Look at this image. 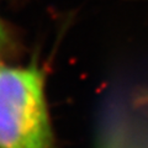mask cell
I'll return each mask as SVG.
<instances>
[{"label": "cell", "mask_w": 148, "mask_h": 148, "mask_svg": "<svg viewBox=\"0 0 148 148\" xmlns=\"http://www.w3.org/2000/svg\"><path fill=\"white\" fill-rule=\"evenodd\" d=\"M0 148H52L42 72L0 67Z\"/></svg>", "instance_id": "6da1fadb"}, {"label": "cell", "mask_w": 148, "mask_h": 148, "mask_svg": "<svg viewBox=\"0 0 148 148\" xmlns=\"http://www.w3.org/2000/svg\"><path fill=\"white\" fill-rule=\"evenodd\" d=\"M141 101H142L143 104H147V105H148V91H147L146 94H145V95H143L142 98H141Z\"/></svg>", "instance_id": "7a4b0ae2"}, {"label": "cell", "mask_w": 148, "mask_h": 148, "mask_svg": "<svg viewBox=\"0 0 148 148\" xmlns=\"http://www.w3.org/2000/svg\"><path fill=\"white\" fill-rule=\"evenodd\" d=\"M4 37H5V31H4L1 24H0V40H3Z\"/></svg>", "instance_id": "3957f363"}]
</instances>
